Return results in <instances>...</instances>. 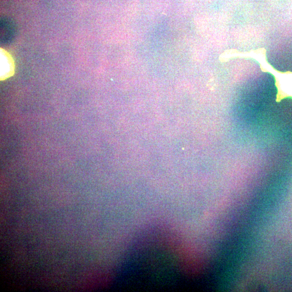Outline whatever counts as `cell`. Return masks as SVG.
Here are the masks:
<instances>
[{
  "mask_svg": "<svg viewBox=\"0 0 292 292\" xmlns=\"http://www.w3.org/2000/svg\"><path fill=\"white\" fill-rule=\"evenodd\" d=\"M268 69L261 67L263 70L268 71L274 75L277 90L276 101L280 102L286 98H292V72H281L277 71L270 65H268Z\"/></svg>",
  "mask_w": 292,
  "mask_h": 292,
  "instance_id": "cell-1",
  "label": "cell"
},
{
  "mask_svg": "<svg viewBox=\"0 0 292 292\" xmlns=\"http://www.w3.org/2000/svg\"><path fill=\"white\" fill-rule=\"evenodd\" d=\"M0 76L1 80H4L13 76L15 72V65L12 56L8 51L1 49L0 50Z\"/></svg>",
  "mask_w": 292,
  "mask_h": 292,
  "instance_id": "cell-2",
  "label": "cell"
}]
</instances>
